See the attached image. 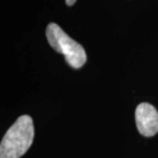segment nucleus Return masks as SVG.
<instances>
[{
	"mask_svg": "<svg viewBox=\"0 0 158 158\" xmlns=\"http://www.w3.org/2000/svg\"><path fill=\"white\" fill-rule=\"evenodd\" d=\"M135 121L141 135L154 136L158 132V112L148 103H141L135 110Z\"/></svg>",
	"mask_w": 158,
	"mask_h": 158,
	"instance_id": "3",
	"label": "nucleus"
},
{
	"mask_svg": "<svg viewBox=\"0 0 158 158\" xmlns=\"http://www.w3.org/2000/svg\"><path fill=\"white\" fill-rule=\"evenodd\" d=\"M34 136L33 119L22 115L6 132L0 144V158H20L31 147Z\"/></svg>",
	"mask_w": 158,
	"mask_h": 158,
	"instance_id": "1",
	"label": "nucleus"
},
{
	"mask_svg": "<svg viewBox=\"0 0 158 158\" xmlns=\"http://www.w3.org/2000/svg\"><path fill=\"white\" fill-rule=\"evenodd\" d=\"M65 2H66V4H67L69 6H73L74 4L77 2V0H65Z\"/></svg>",
	"mask_w": 158,
	"mask_h": 158,
	"instance_id": "4",
	"label": "nucleus"
},
{
	"mask_svg": "<svg viewBox=\"0 0 158 158\" xmlns=\"http://www.w3.org/2000/svg\"><path fill=\"white\" fill-rule=\"evenodd\" d=\"M47 39L55 50L62 54L69 64L75 69L81 68L86 62L85 48L65 34L57 24H48L46 30Z\"/></svg>",
	"mask_w": 158,
	"mask_h": 158,
	"instance_id": "2",
	"label": "nucleus"
}]
</instances>
